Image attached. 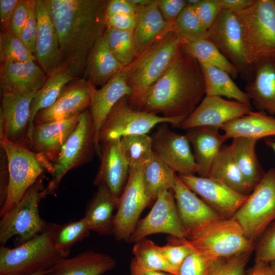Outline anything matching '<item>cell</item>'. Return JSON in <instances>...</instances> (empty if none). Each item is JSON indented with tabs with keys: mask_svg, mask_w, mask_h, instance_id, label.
<instances>
[{
	"mask_svg": "<svg viewBox=\"0 0 275 275\" xmlns=\"http://www.w3.org/2000/svg\"><path fill=\"white\" fill-rule=\"evenodd\" d=\"M255 243V261L269 263L275 260V221L266 229Z\"/></svg>",
	"mask_w": 275,
	"mask_h": 275,
	"instance_id": "obj_48",
	"label": "cell"
},
{
	"mask_svg": "<svg viewBox=\"0 0 275 275\" xmlns=\"http://www.w3.org/2000/svg\"><path fill=\"white\" fill-rule=\"evenodd\" d=\"M159 250L168 263L178 273L184 260L194 250L186 238L172 236L168 237L165 245L159 246Z\"/></svg>",
	"mask_w": 275,
	"mask_h": 275,
	"instance_id": "obj_45",
	"label": "cell"
},
{
	"mask_svg": "<svg viewBox=\"0 0 275 275\" xmlns=\"http://www.w3.org/2000/svg\"><path fill=\"white\" fill-rule=\"evenodd\" d=\"M234 14L240 26L246 62L254 71L261 61L275 58V0H255Z\"/></svg>",
	"mask_w": 275,
	"mask_h": 275,
	"instance_id": "obj_4",
	"label": "cell"
},
{
	"mask_svg": "<svg viewBox=\"0 0 275 275\" xmlns=\"http://www.w3.org/2000/svg\"><path fill=\"white\" fill-rule=\"evenodd\" d=\"M182 47V41L175 33L169 32L124 67L131 88L130 106L140 110L151 87L170 66Z\"/></svg>",
	"mask_w": 275,
	"mask_h": 275,
	"instance_id": "obj_3",
	"label": "cell"
},
{
	"mask_svg": "<svg viewBox=\"0 0 275 275\" xmlns=\"http://www.w3.org/2000/svg\"><path fill=\"white\" fill-rule=\"evenodd\" d=\"M116 265L109 255L87 250L71 258L59 259L44 275H102Z\"/></svg>",
	"mask_w": 275,
	"mask_h": 275,
	"instance_id": "obj_27",
	"label": "cell"
},
{
	"mask_svg": "<svg viewBox=\"0 0 275 275\" xmlns=\"http://www.w3.org/2000/svg\"><path fill=\"white\" fill-rule=\"evenodd\" d=\"M245 89L257 109L275 114V58L263 60L255 67Z\"/></svg>",
	"mask_w": 275,
	"mask_h": 275,
	"instance_id": "obj_28",
	"label": "cell"
},
{
	"mask_svg": "<svg viewBox=\"0 0 275 275\" xmlns=\"http://www.w3.org/2000/svg\"><path fill=\"white\" fill-rule=\"evenodd\" d=\"M158 8L164 19L174 22L187 5L185 0H156Z\"/></svg>",
	"mask_w": 275,
	"mask_h": 275,
	"instance_id": "obj_52",
	"label": "cell"
},
{
	"mask_svg": "<svg viewBox=\"0 0 275 275\" xmlns=\"http://www.w3.org/2000/svg\"><path fill=\"white\" fill-rule=\"evenodd\" d=\"M173 23L164 19L156 0H152L149 4L141 7L133 32L138 56L172 32Z\"/></svg>",
	"mask_w": 275,
	"mask_h": 275,
	"instance_id": "obj_29",
	"label": "cell"
},
{
	"mask_svg": "<svg viewBox=\"0 0 275 275\" xmlns=\"http://www.w3.org/2000/svg\"><path fill=\"white\" fill-rule=\"evenodd\" d=\"M252 253L245 252L218 259L209 275H244Z\"/></svg>",
	"mask_w": 275,
	"mask_h": 275,
	"instance_id": "obj_47",
	"label": "cell"
},
{
	"mask_svg": "<svg viewBox=\"0 0 275 275\" xmlns=\"http://www.w3.org/2000/svg\"><path fill=\"white\" fill-rule=\"evenodd\" d=\"M217 259L194 250L182 263L178 275H209Z\"/></svg>",
	"mask_w": 275,
	"mask_h": 275,
	"instance_id": "obj_46",
	"label": "cell"
},
{
	"mask_svg": "<svg viewBox=\"0 0 275 275\" xmlns=\"http://www.w3.org/2000/svg\"><path fill=\"white\" fill-rule=\"evenodd\" d=\"M131 92L126 72L123 68L103 86L96 89L94 92L89 109L95 127L96 154L100 157L101 146L98 142L100 128L114 106L123 97H129Z\"/></svg>",
	"mask_w": 275,
	"mask_h": 275,
	"instance_id": "obj_24",
	"label": "cell"
},
{
	"mask_svg": "<svg viewBox=\"0 0 275 275\" xmlns=\"http://www.w3.org/2000/svg\"><path fill=\"white\" fill-rule=\"evenodd\" d=\"M36 93L28 95L2 94L0 140L6 139L27 148L31 104Z\"/></svg>",
	"mask_w": 275,
	"mask_h": 275,
	"instance_id": "obj_18",
	"label": "cell"
},
{
	"mask_svg": "<svg viewBox=\"0 0 275 275\" xmlns=\"http://www.w3.org/2000/svg\"><path fill=\"white\" fill-rule=\"evenodd\" d=\"M177 174L154 153L144 166L142 182L144 192L152 202L158 195L173 189Z\"/></svg>",
	"mask_w": 275,
	"mask_h": 275,
	"instance_id": "obj_37",
	"label": "cell"
},
{
	"mask_svg": "<svg viewBox=\"0 0 275 275\" xmlns=\"http://www.w3.org/2000/svg\"><path fill=\"white\" fill-rule=\"evenodd\" d=\"M244 275H272L269 263L255 261L253 267L246 270Z\"/></svg>",
	"mask_w": 275,
	"mask_h": 275,
	"instance_id": "obj_58",
	"label": "cell"
},
{
	"mask_svg": "<svg viewBox=\"0 0 275 275\" xmlns=\"http://www.w3.org/2000/svg\"><path fill=\"white\" fill-rule=\"evenodd\" d=\"M252 107L219 96H205L194 112L181 124L183 129L199 126L221 128L225 124L247 115Z\"/></svg>",
	"mask_w": 275,
	"mask_h": 275,
	"instance_id": "obj_20",
	"label": "cell"
},
{
	"mask_svg": "<svg viewBox=\"0 0 275 275\" xmlns=\"http://www.w3.org/2000/svg\"><path fill=\"white\" fill-rule=\"evenodd\" d=\"M62 257L54 245L49 223L46 231L15 248L1 245L0 275H32L48 269Z\"/></svg>",
	"mask_w": 275,
	"mask_h": 275,
	"instance_id": "obj_5",
	"label": "cell"
},
{
	"mask_svg": "<svg viewBox=\"0 0 275 275\" xmlns=\"http://www.w3.org/2000/svg\"><path fill=\"white\" fill-rule=\"evenodd\" d=\"M37 16L36 60L47 76L62 63L58 35L45 0H35Z\"/></svg>",
	"mask_w": 275,
	"mask_h": 275,
	"instance_id": "obj_21",
	"label": "cell"
},
{
	"mask_svg": "<svg viewBox=\"0 0 275 275\" xmlns=\"http://www.w3.org/2000/svg\"><path fill=\"white\" fill-rule=\"evenodd\" d=\"M104 36L111 51L124 67L129 65L137 57L133 32L106 28Z\"/></svg>",
	"mask_w": 275,
	"mask_h": 275,
	"instance_id": "obj_42",
	"label": "cell"
},
{
	"mask_svg": "<svg viewBox=\"0 0 275 275\" xmlns=\"http://www.w3.org/2000/svg\"><path fill=\"white\" fill-rule=\"evenodd\" d=\"M153 151L178 175H194L197 166L185 135L171 130L167 123L158 124L151 136Z\"/></svg>",
	"mask_w": 275,
	"mask_h": 275,
	"instance_id": "obj_15",
	"label": "cell"
},
{
	"mask_svg": "<svg viewBox=\"0 0 275 275\" xmlns=\"http://www.w3.org/2000/svg\"><path fill=\"white\" fill-rule=\"evenodd\" d=\"M156 233L187 238L178 213L173 189L158 195L150 211L138 222L129 242H136Z\"/></svg>",
	"mask_w": 275,
	"mask_h": 275,
	"instance_id": "obj_14",
	"label": "cell"
},
{
	"mask_svg": "<svg viewBox=\"0 0 275 275\" xmlns=\"http://www.w3.org/2000/svg\"><path fill=\"white\" fill-rule=\"evenodd\" d=\"M221 9L232 13L242 11L251 6L255 0H218Z\"/></svg>",
	"mask_w": 275,
	"mask_h": 275,
	"instance_id": "obj_57",
	"label": "cell"
},
{
	"mask_svg": "<svg viewBox=\"0 0 275 275\" xmlns=\"http://www.w3.org/2000/svg\"><path fill=\"white\" fill-rule=\"evenodd\" d=\"M80 115L58 121L34 123L27 148L39 157L49 173Z\"/></svg>",
	"mask_w": 275,
	"mask_h": 275,
	"instance_id": "obj_16",
	"label": "cell"
},
{
	"mask_svg": "<svg viewBox=\"0 0 275 275\" xmlns=\"http://www.w3.org/2000/svg\"><path fill=\"white\" fill-rule=\"evenodd\" d=\"M258 140L249 138L233 139L230 145L234 160L246 182L253 190L264 176L255 151Z\"/></svg>",
	"mask_w": 275,
	"mask_h": 275,
	"instance_id": "obj_34",
	"label": "cell"
},
{
	"mask_svg": "<svg viewBox=\"0 0 275 275\" xmlns=\"http://www.w3.org/2000/svg\"><path fill=\"white\" fill-rule=\"evenodd\" d=\"M0 170V207H1L6 200L9 177L7 157L4 151L1 148Z\"/></svg>",
	"mask_w": 275,
	"mask_h": 275,
	"instance_id": "obj_56",
	"label": "cell"
},
{
	"mask_svg": "<svg viewBox=\"0 0 275 275\" xmlns=\"http://www.w3.org/2000/svg\"><path fill=\"white\" fill-rule=\"evenodd\" d=\"M187 239L194 250L215 258H228L253 252L255 242L247 239L233 218L213 221L187 233Z\"/></svg>",
	"mask_w": 275,
	"mask_h": 275,
	"instance_id": "obj_6",
	"label": "cell"
},
{
	"mask_svg": "<svg viewBox=\"0 0 275 275\" xmlns=\"http://www.w3.org/2000/svg\"><path fill=\"white\" fill-rule=\"evenodd\" d=\"M221 129L228 139L245 137L258 141L261 138L275 135V118L263 112L252 111L225 124Z\"/></svg>",
	"mask_w": 275,
	"mask_h": 275,
	"instance_id": "obj_32",
	"label": "cell"
},
{
	"mask_svg": "<svg viewBox=\"0 0 275 275\" xmlns=\"http://www.w3.org/2000/svg\"><path fill=\"white\" fill-rule=\"evenodd\" d=\"M130 275H176L168 272L157 270H147L142 269L131 263Z\"/></svg>",
	"mask_w": 275,
	"mask_h": 275,
	"instance_id": "obj_59",
	"label": "cell"
},
{
	"mask_svg": "<svg viewBox=\"0 0 275 275\" xmlns=\"http://www.w3.org/2000/svg\"><path fill=\"white\" fill-rule=\"evenodd\" d=\"M144 166L129 168L128 179L114 215L113 234L117 240L129 242L141 214L151 202L143 186Z\"/></svg>",
	"mask_w": 275,
	"mask_h": 275,
	"instance_id": "obj_12",
	"label": "cell"
},
{
	"mask_svg": "<svg viewBox=\"0 0 275 275\" xmlns=\"http://www.w3.org/2000/svg\"><path fill=\"white\" fill-rule=\"evenodd\" d=\"M120 148L129 168L145 165L153 155L151 137L147 134L122 136Z\"/></svg>",
	"mask_w": 275,
	"mask_h": 275,
	"instance_id": "obj_41",
	"label": "cell"
},
{
	"mask_svg": "<svg viewBox=\"0 0 275 275\" xmlns=\"http://www.w3.org/2000/svg\"><path fill=\"white\" fill-rule=\"evenodd\" d=\"M96 152L95 127L88 109L80 114L77 125L52 165L51 179L44 189L46 196L56 193L67 173L90 161Z\"/></svg>",
	"mask_w": 275,
	"mask_h": 275,
	"instance_id": "obj_7",
	"label": "cell"
},
{
	"mask_svg": "<svg viewBox=\"0 0 275 275\" xmlns=\"http://www.w3.org/2000/svg\"><path fill=\"white\" fill-rule=\"evenodd\" d=\"M56 28L61 64L84 76L89 54L106 29L105 0H45Z\"/></svg>",
	"mask_w": 275,
	"mask_h": 275,
	"instance_id": "obj_1",
	"label": "cell"
},
{
	"mask_svg": "<svg viewBox=\"0 0 275 275\" xmlns=\"http://www.w3.org/2000/svg\"><path fill=\"white\" fill-rule=\"evenodd\" d=\"M172 32L176 34L182 41L207 38V30L200 20L194 6L188 3L174 22Z\"/></svg>",
	"mask_w": 275,
	"mask_h": 275,
	"instance_id": "obj_43",
	"label": "cell"
},
{
	"mask_svg": "<svg viewBox=\"0 0 275 275\" xmlns=\"http://www.w3.org/2000/svg\"><path fill=\"white\" fill-rule=\"evenodd\" d=\"M182 47L186 53L200 64L224 70L234 78L239 75L235 66L207 38L191 41H182Z\"/></svg>",
	"mask_w": 275,
	"mask_h": 275,
	"instance_id": "obj_38",
	"label": "cell"
},
{
	"mask_svg": "<svg viewBox=\"0 0 275 275\" xmlns=\"http://www.w3.org/2000/svg\"><path fill=\"white\" fill-rule=\"evenodd\" d=\"M128 100L127 96L121 98L108 114L99 132L100 145L125 135L147 134L156 125L161 123H170L180 127L182 122L178 119L135 109L130 106Z\"/></svg>",
	"mask_w": 275,
	"mask_h": 275,
	"instance_id": "obj_11",
	"label": "cell"
},
{
	"mask_svg": "<svg viewBox=\"0 0 275 275\" xmlns=\"http://www.w3.org/2000/svg\"><path fill=\"white\" fill-rule=\"evenodd\" d=\"M43 181L41 175L19 202L1 217V245L14 236L21 244L48 228L49 223L41 218L39 211V202L46 197Z\"/></svg>",
	"mask_w": 275,
	"mask_h": 275,
	"instance_id": "obj_8",
	"label": "cell"
},
{
	"mask_svg": "<svg viewBox=\"0 0 275 275\" xmlns=\"http://www.w3.org/2000/svg\"><path fill=\"white\" fill-rule=\"evenodd\" d=\"M266 143L273 150L275 153V139H267L266 140Z\"/></svg>",
	"mask_w": 275,
	"mask_h": 275,
	"instance_id": "obj_60",
	"label": "cell"
},
{
	"mask_svg": "<svg viewBox=\"0 0 275 275\" xmlns=\"http://www.w3.org/2000/svg\"><path fill=\"white\" fill-rule=\"evenodd\" d=\"M118 200L107 186H97L87 204L84 216L91 231L103 236L113 233V212L117 208Z\"/></svg>",
	"mask_w": 275,
	"mask_h": 275,
	"instance_id": "obj_31",
	"label": "cell"
},
{
	"mask_svg": "<svg viewBox=\"0 0 275 275\" xmlns=\"http://www.w3.org/2000/svg\"><path fill=\"white\" fill-rule=\"evenodd\" d=\"M76 78L68 68L62 64L47 76L44 85L36 93L31 102L28 142L32 131L34 119L38 112L54 103L67 86Z\"/></svg>",
	"mask_w": 275,
	"mask_h": 275,
	"instance_id": "obj_33",
	"label": "cell"
},
{
	"mask_svg": "<svg viewBox=\"0 0 275 275\" xmlns=\"http://www.w3.org/2000/svg\"><path fill=\"white\" fill-rule=\"evenodd\" d=\"M19 0H0L1 31L8 30L15 8Z\"/></svg>",
	"mask_w": 275,
	"mask_h": 275,
	"instance_id": "obj_55",
	"label": "cell"
},
{
	"mask_svg": "<svg viewBox=\"0 0 275 275\" xmlns=\"http://www.w3.org/2000/svg\"><path fill=\"white\" fill-rule=\"evenodd\" d=\"M200 64L205 85V96L226 97L252 107L250 98L241 90L226 71Z\"/></svg>",
	"mask_w": 275,
	"mask_h": 275,
	"instance_id": "obj_36",
	"label": "cell"
},
{
	"mask_svg": "<svg viewBox=\"0 0 275 275\" xmlns=\"http://www.w3.org/2000/svg\"><path fill=\"white\" fill-rule=\"evenodd\" d=\"M96 88L82 77L74 79L49 107L38 112L34 123H46L66 119L89 109Z\"/></svg>",
	"mask_w": 275,
	"mask_h": 275,
	"instance_id": "obj_19",
	"label": "cell"
},
{
	"mask_svg": "<svg viewBox=\"0 0 275 275\" xmlns=\"http://www.w3.org/2000/svg\"><path fill=\"white\" fill-rule=\"evenodd\" d=\"M244 236L256 242L275 221V168L270 169L232 218Z\"/></svg>",
	"mask_w": 275,
	"mask_h": 275,
	"instance_id": "obj_10",
	"label": "cell"
},
{
	"mask_svg": "<svg viewBox=\"0 0 275 275\" xmlns=\"http://www.w3.org/2000/svg\"><path fill=\"white\" fill-rule=\"evenodd\" d=\"M208 177L243 195L249 196L253 191L238 168L230 146L222 147L213 162Z\"/></svg>",
	"mask_w": 275,
	"mask_h": 275,
	"instance_id": "obj_35",
	"label": "cell"
},
{
	"mask_svg": "<svg viewBox=\"0 0 275 275\" xmlns=\"http://www.w3.org/2000/svg\"><path fill=\"white\" fill-rule=\"evenodd\" d=\"M124 67L111 51L103 34L89 54L83 78L96 88L101 87Z\"/></svg>",
	"mask_w": 275,
	"mask_h": 275,
	"instance_id": "obj_30",
	"label": "cell"
},
{
	"mask_svg": "<svg viewBox=\"0 0 275 275\" xmlns=\"http://www.w3.org/2000/svg\"><path fill=\"white\" fill-rule=\"evenodd\" d=\"M131 0H109L107 1L106 15L114 14H137L140 8Z\"/></svg>",
	"mask_w": 275,
	"mask_h": 275,
	"instance_id": "obj_54",
	"label": "cell"
},
{
	"mask_svg": "<svg viewBox=\"0 0 275 275\" xmlns=\"http://www.w3.org/2000/svg\"><path fill=\"white\" fill-rule=\"evenodd\" d=\"M121 139V138H120ZM120 139L108 141L100 144L101 163L94 178L96 186L104 185L119 199L127 183L129 167L120 148Z\"/></svg>",
	"mask_w": 275,
	"mask_h": 275,
	"instance_id": "obj_23",
	"label": "cell"
},
{
	"mask_svg": "<svg viewBox=\"0 0 275 275\" xmlns=\"http://www.w3.org/2000/svg\"><path fill=\"white\" fill-rule=\"evenodd\" d=\"M54 245L63 257H68L72 247L88 237L91 231L85 217L64 224L50 223Z\"/></svg>",
	"mask_w": 275,
	"mask_h": 275,
	"instance_id": "obj_39",
	"label": "cell"
},
{
	"mask_svg": "<svg viewBox=\"0 0 275 275\" xmlns=\"http://www.w3.org/2000/svg\"><path fill=\"white\" fill-rule=\"evenodd\" d=\"M173 190L178 213L187 234L206 223L224 218L199 198L177 175Z\"/></svg>",
	"mask_w": 275,
	"mask_h": 275,
	"instance_id": "obj_25",
	"label": "cell"
},
{
	"mask_svg": "<svg viewBox=\"0 0 275 275\" xmlns=\"http://www.w3.org/2000/svg\"><path fill=\"white\" fill-rule=\"evenodd\" d=\"M138 23L137 14H114L106 15V28L133 32Z\"/></svg>",
	"mask_w": 275,
	"mask_h": 275,
	"instance_id": "obj_51",
	"label": "cell"
},
{
	"mask_svg": "<svg viewBox=\"0 0 275 275\" xmlns=\"http://www.w3.org/2000/svg\"><path fill=\"white\" fill-rule=\"evenodd\" d=\"M205 95L200 64L182 47L169 68L149 89L140 111L159 113L183 122Z\"/></svg>",
	"mask_w": 275,
	"mask_h": 275,
	"instance_id": "obj_2",
	"label": "cell"
},
{
	"mask_svg": "<svg viewBox=\"0 0 275 275\" xmlns=\"http://www.w3.org/2000/svg\"><path fill=\"white\" fill-rule=\"evenodd\" d=\"M8 162V185L5 203L0 209L2 217L16 205L45 170L39 157L28 148L0 140Z\"/></svg>",
	"mask_w": 275,
	"mask_h": 275,
	"instance_id": "obj_9",
	"label": "cell"
},
{
	"mask_svg": "<svg viewBox=\"0 0 275 275\" xmlns=\"http://www.w3.org/2000/svg\"><path fill=\"white\" fill-rule=\"evenodd\" d=\"M204 27L208 30L213 24L221 10L218 0H198L193 5Z\"/></svg>",
	"mask_w": 275,
	"mask_h": 275,
	"instance_id": "obj_50",
	"label": "cell"
},
{
	"mask_svg": "<svg viewBox=\"0 0 275 275\" xmlns=\"http://www.w3.org/2000/svg\"><path fill=\"white\" fill-rule=\"evenodd\" d=\"M28 17L20 38L27 48L32 53L36 51L38 23L35 0H27Z\"/></svg>",
	"mask_w": 275,
	"mask_h": 275,
	"instance_id": "obj_49",
	"label": "cell"
},
{
	"mask_svg": "<svg viewBox=\"0 0 275 275\" xmlns=\"http://www.w3.org/2000/svg\"><path fill=\"white\" fill-rule=\"evenodd\" d=\"M194 193L226 219L232 218L249 196L237 193L221 182L210 177L195 175H178Z\"/></svg>",
	"mask_w": 275,
	"mask_h": 275,
	"instance_id": "obj_17",
	"label": "cell"
},
{
	"mask_svg": "<svg viewBox=\"0 0 275 275\" xmlns=\"http://www.w3.org/2000/svg\"><path fill=\"white\" fill-rule=\"evenodd\" d=\"M132 248L134 255L131 263L147 270L162 271L178 275L161 254L159 246L146 238L135 242Z\"/></svg>",
	"mask_w": 275,
	"mask_h": 275,
	"instance_id": "obj_40",
	"label": "cell"
},
{
	"mask_svg": "<svg viewBox=\"0 0 275 275\" xmlns=\"http://www.w3.org/2000/svg\"><path fill=\"white\" fill-rule=\"evenodd\" d=\"M47 270H42L32 275H44L47 272Z\"/></svg>",
	"mask_w": 275,
	"mask_h": 275,
	"instance_id": "obj_62",
	"label": "cell"
},
{
	"mask_svg": "<svg viewBox=\"0 0 275 275\" xmlns=\"http://www.w3.org/2000/svg\"><path fill=\"white\" fill-rule=\"evenodd\" d=\"M207 38L235 66L243 80L248 82L252 78L254 71L246 62L240 26L234 13L221 9L207 30Z\"/></svg>",
	"mask_w": 275,
	"mask_h": 275,
	"instance_id": "obj_13",
	"label": "cell"
},
{
	"mask_svg": "<svg viewBox=\"0 0 275 275\" xmlns=\"http://www.w3.org/2000/svg\"><path fill=\"white\" fill-rule=\"evenodd\" d=\"M28 17L27 0H19L14 11L8 30L20 37Z\"/></svg>",
	"mask_w": 275,
	"mask_h": 275,
	"instance_id": "obj_53",
	"label": "cell"
},
{
	"mask_svg": "<svg viewBox=\"0 0 275 275\" xmlns=\"http://www.w3.org/2000/svg\"><path fill=\"white\" fill-rule=\"evenodd\" d=\"M36 57L25 46L20 37L9 30L1 32V63L35 61Z\"/></svg>",
	"mask_w": 275,
	"mask_h": 275,
	"instance_id": "obj_44",
	"label": "cell"
},
{
	"mask_svg": "<svg viewBox=\"0 0 275 275\" xmlns=\"http://www.w3.org/2000/svg\"><path fill=\"white\" fill-rule=\"evenodd\" d=\"M186 130L185 135L193 148L197 173L199 176L208 177L214 160L228 138L219 134V128L214 127L199 126Z\"/></svg>",
	"mask_w": 275,
	"mask_h": 275,
	"instance_id": "obj_26",
	"label": "cell"
},
{
	"mask_svg": "<svg viewBox=\"0 0 275 275\" xmlns=\"http://www.w3.org/2000/svg\"><path fill=\"white\" fill-rule=\"evenodd\" d=\"M47 76L35 61L1 63L2 94L28 95L36 93L44 85Z\"/></svg>",
	"mask_w": 275,
	"mask_h": 275,
	"instance_id": "obj_22",
	"label": "cell"
},
{
	"mask_svg": "<svg viewBox=\"0 0 275 275\" xmlns=\"http://www.w3.org/2000/svg\"><path fill=\"white\" fill-rule=\"evenodd\" d=\"M269 265L272 275H275V260L269 262Z\"/></svg>",
	"mask_w": 275,
	"mask_h": 275,
	"instance_id": "obj_61",
	"label": "cell"
}]
</instances>
